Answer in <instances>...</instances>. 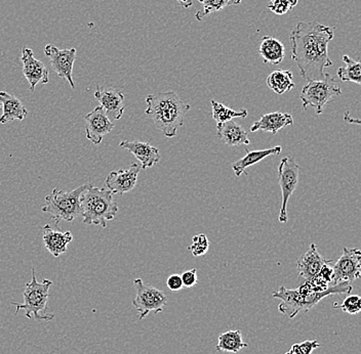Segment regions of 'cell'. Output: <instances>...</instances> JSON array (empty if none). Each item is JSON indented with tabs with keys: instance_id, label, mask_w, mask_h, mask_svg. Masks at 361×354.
<instances>
[{
	"instance_id": "30",
	"label": "cell",
	"mask_w": 361,
	"mask_h": 354,
	"mask_svg": "<svg viewBox=\"0 0 361 354\" xmlns=\"http://www.w3.org/2000/svg\"><path fill=\"white\" fill-rule=\"evenodd\" d=\"M191 246L188 247V250L191 251L193 256L200 257L204 256L209 251V239L204 234H195L192 239Z\"/></svg>"
},
{
	"instance_id": "33",
	"label": "cell",
	"mask_w": 361,
	"mask_h": 354,
	"mask_svg": "<svg viewBox=\"0 0 361 354\" xmlns=\"http://www.w3.org/2000/svg\"><path fill=\"white\" fill-rule=\"evenodd\" d=\"M300 354H311L315 349L320 347L319 343L316 340L304 341V342L294 344Z\"/></svg>"
},
{
	"instance_id": "15",
	"label": "cell",
	"mask_w": 361,
	"mask_h": 354,
	"mask_svg": "<svg viewBox=\"0 0 361 354\" xmlns=\"http://www.w3.org/2000/svg\"><path fill=\"white\" fill-rule=\"evenodd\" d=\"M142 167L139 164H132L127 169L117 170L112 171L105 180V185L109 191L118 195L129 193L136 187L138 181L139 172Z\"/></svg>"
},
{
	"instance_id": "31",
	"label": "cell",
	"mask_w": 361,
	"mask_h": 354,
	"mask_svg": "<svg viewBox=\"0 0 361 354\" xmlns=\"http://www.w3.org/2000/svg\"><path fill=\"white\" fill-rule=\"evenodd\" d=\"M298 4V0H270L268 8L273 14L283 16L288 14Z\"/></svg>"
},
{
	"instance_id": "5",
	"label": "cell",
	"mask_w": 361,
	"mask_h": 354,
	"mask_svg": "<svg viewBox=\"0 0 361 354\" xmlns=\"http://www.w3.org/2000/svg\"><path fill=\"white\" fill-rule=\"evenodd\" d=\"M53 281L50 279H44L42 283L37 281L35 276V268H32L31 281L26 283L23 298L24 302L22 304L12 302L16 306V313L20 310L25 311V317L28 319H34L35 321H52L55 315L46 313L48 301L50 298V288Z\"/></svg>"
},
{
	"instance_id": "1",
	"label": "cell",
	"mask_w": 361,
	"mask_h": 354,
	"mask_svg": "<svg viewBox=\"0 0 361 354\" xmlns=\"http://www.w3.org/2000/svg\"><path fill=\"white\" fill-rule=\"evenodd\" d=\"M335 29L315 22H300L290 32L292 59L307 81L322 80L324 69L333 66L328 44L334 39Z\"/></svg>"
},
{
	"instance_id": "11",
	"label": "cell",
	"mask_w": 361,
	"mask_h": 354,
	"mask_svg": "<svg viewBox=\"0 0 361 354\" xmlns=\"http://www.w3.org/2000/svg\"><path fill=\"white\" fill-rule=\"evenodd\" d=\"M44 55L49 57L53 71L60 78L67 80L72 89L76 88L73 77V66L76 59V48L60 50L53 44H48L44 48Z\"/></svg>"
},
{
	"instance_id": "22",
	"label": "cell",
	"mask_w": 361,
	"mask_h": 354,
	"mask_svg": "<svg viewBox=\"0 0 361 354\" xmlns=\"http://www.w3.org/2000/svg\"><path fill=\"white\" fill-rule=\"evenodd\" d=\"M261 59L266 65H279L285 57V48L281 40L271 36H265L258 48Z\"/></svg>"
},
{
	"instance_id": "9",
	"label": "cell",
	"mask_w": 361,
	"mask_h": 354,
	"mask_svg": "<svg viewBox=\"0 0 361 354\" xmlns=\"http://www.w3.org/2000/svg\"><path fill=\"white\" fill-rule=\"evenodd\" d=\"M299 172L300 166L296 163L294 158L286 157L281 160L279 166V180L281 185V212H279V223H288V203L290 196L296 191L299 183Z\"/></svg>"
},
{
	"instance_id": "35",
	"label": "cell",
	"mask_w": 361,
	"mask_h": 354,
	"mask_svg": "<svg viewBox=\"0 0 361 354\" xmlns=\"http://www.w3.org/2000/svg\"><path fill=\"white\" fill-rule=\"evenodd\" d=\"M333 260L330 259V261H328V263H326L322 266L319 274H318V276H319L320 278L324 279V281H328V283H333V281H334V268L331 266Z\"/></svg>"
},
{
	"instance_id": "2",
	"label": "cell",
	"mask_w": 361,
	"mask_h": 354,
	"mask_svg": "<svg viewBox=\"0 0 361 354\" xmlns=\"http://www.w3.org/2000/svg\"><path fill=\"white\" fill-rule=\"evenodd\" d=\"M145 111L152 119L156 128L166 138H175L184 125L186 115L191 109L190 104L182 101L174 91L158 93L146 97Z\"/></svg>"
},
{
	"instance_id": "34",
	"label": "cell",
	"mask_w": 361,
	"mask_h": 354,
	"mask_svg": "<svg viewBox=\"0 0 361 354\" xmlns=\"http://www.w3.org/2000/svg\"><path fill=\"white\" fill-rule=\"evenodd\" d=\"M166 286L172 292L181 291L184 288L183 281H182L181 274H174L168 277L166 279Z\"/></svg>"
},
{
	"instance_id": "39",
	"label": "cell",
	"mask_w": 361,
	"mask_h": 354,
	"mask_svg": "<svg viewBox=\"0 0 361 354\" xmlns=\"http://www.w3.org/2000/svg\"><path fill=\"white\" fill-rule=\"evenodd\" d=\"M2 111V104H1V102H0V112H1Z\"/></svg>"
},
{
	"instance_id": "23",
	"label": "cell",
	"mask_w": 361,
	"mask_h": 354,
	"mask_svg": "<svg viewBox=\"0 0 361 354\" xmlns=\"http://www.w3.org/2000/svg\"><path fill=\"white\" fill-rule=\"evenodd\" d=\"M283 151V148L281 146L274 147V148L267 149V150H258V151H249L245 150V157L241 158L238 161L235 162L232 164L233 172H234L235 176L240 177L243 174L249 176L247 172V169L251 166L255 165L258 162L264 160L265 158L269 157L271 155H279Z\"/></svg>"
},
{
	"instance_id": "29",
	"label": "cell",
	"mask_w": 361,
	"mask_h": 354,
	"mask_svg": "<svg viewBox=\"0 0 361 354\" xmlns=\"http://www.w3.org/2000/svg\"><path fill=\"white\" fill-rule=\"evenodd\" d=\"M335 308H340L348 315H358L361 313V296L349 295L341 305L334 304Z\"/></svg>"
},
{
	"instance_id": "25",
	"label": "cell",
	"mask_w": 361,
	"mask_h": 354,
	"mask_svg": "<svg viewBox=\"0 0 361 354\" xmlns=\"http://www.w3.org/2000/svg\"><path fill=\"white\" fill-rule=\"evenodd\" d=\"M267 85L276 95H283L286 91H292L296 84L294 75L290 70H276L267 77Z\"/></svg>"
},
{
	"instance_id": "16",
	"label": "cell",
	"mask_w": 361,
	"mask_h": 354,
	"mask_svg": "<svg viewBox=\"0 0 361 354\" xmlns=\"http://www.w3.org/2000/svg\"><path fill=\"white\" fill-rule=\"evenodd\" d=\"M119 147L132 153L140 161L143 170L153 167L161 159L158 149L151 146L149 142H139V140H134V142L123 140L119 144Z\"/></svg>"
},
{
	"instance_id": "19",
	"label": "cell",
	"mask_w": 361,
	"mask_h": 354,
	"mask_svg": "<svg viewBox=\"0 0 361 354\" xmlns=\"http://www.w3.org/2000/svg\"><path fill=\"white\" fill-rule=\"evenodd\" d=\"M0 102L2 104V116L0 117V124H8L12 121H23L27 118L28 111L23 102L6 91H0Z\"/></svg>"
},
{
	"instance_id": "18",
	"label": "cell",
	"mask_w": 361,
	"mask_h": 354,
	"mask_svg": "<svg viewBox=\"0 0 361 354\" xmlns=\"http://www.w3.org/2000/svg\"><path fill=\"white\" fill-rule=\"evenodd\" d=\"M328 261L330 260L324 259L318 253L316 245L312 243L310 245L309 250L306 253L303 254L299 258L298 261H297V268H298L300 279H303L306 281L317 276L322 266L328 263Z\"/></svg>"
},
{
	"instance_id": "12",
	"label": "cell",
	"mask_w": 361,
	"mask_h": 354,
	"mask_svg": "<svg viewBox=\"0 0 361 354\" xmlns=\"http://www.w3.org/2000/svg\"><path fill=\"white\" fill-rule=\"evenodd\" d=\"M85 134L95 146H99L103 142L104 136L110 133L114 128L112 121L107 116L101 106L95 108L93 112L85 115Z\"/></svg>"
},
{
	"instance_id": "20",
	"label": "cell",
	"mask_w": 361,
	"mask_h": 354,
	"mask_svg": "<svg viewBox=\"0 0 361 354\" xmlns=\"http://www.w3.org/2000/svg\"><path fill=\"white\" fill-rule=\"evenodd\" d=\"M294 123V119L290 114L283 112H273L265 114L261 117L260 120L254 123L251 127L252 132L266 131L270 132L273 136L279 133L284 127H290Z\"/></svg>"
},
{
	"instance_id": "6",
	"label": "cell",
	"mask_w": 361,
	"mask_h": 354,
	"mask_svg": "<svg viewBox=\"0 0 361 354\" xmlns=\"http://www.w3.org/2000/svg\"><path fill=\"white\" fill-rule=\"evenodd\" d=\"M89 185H80L70 192L55 189L46 197V206L42 207V212L48 213L55 223L64 221L71 223L82 214L80 197Z\"/></svg>"
},
{
	"instance_id": "7",
	"label": "cell",
	"mask_w": 361,
	"mask_h": 354,
	"mask_svg": "<svg viewBox=\"0 0 361 354\" xmlns=\"http://www.w3.org/2000/svg\"><path fill=\"white\" fill-rule=\"evenodd\" d=\"M342 95L341 88L337 81L330 74H326L322 80L308 81L303 87L300 99L303 102V109L307 110L312 106L315 110L316 115H320L324 106L335 97Z\"/></svg>"
},
{
	"instance_id": "3",
	"label": "cell",
	"mask_w": 361,
	"mask_h": 354,
	"mask_svg": "<svg viewBox=\"0 0 361 354\" xmlns=\"http://www.w3.org/2000/svg\"><path fill=\"white\" fill-rule=\"evenodd\" d=\"M352 291L351 283L342 281L337 285H332L324 292H301L298 289L288 290L281 286L279 291L272 294L273 297L281 300L279 309L281 313L294 319L298 313H308L315 305L319 304L324 298L335 294H349Z\"/></svg>"
},
{
	"instance_id": "10",
	"label": "cell",
	"mask_w": 361,
	"mask_h": 354,
	"mask_svg": "<svg viewBox=\"0 0 361 354\" xmlns=\"http://www.w3.org/2000/svg\"><path fill=\"white\" fill-rule=\"evenodd\" d=\"M334 281L333 285L346 281L352 283L361 278V250L343 248L341 257L333 266Z\"/></svg>"
},
{
	"instance_id": "37",
	"label": "cell",
	"mask_w": 361,
	"mask_h": 354,
	"mask_svg": "<svg viewBox=\"0 0 361 354\" xmlns=\"http://www.w3.org/2000/svg\"><path fill=\"white\" fill-rule=\"evenodd\" d=\"M177 1L185 8H189L190 6H192V0H177Z\"/></svg>"
},
{
	"instance_id": "27",
	"label": "cell",
	"mask_w": 361,
	"mask_h": 354,
	"mask_svg": "<svg viewBox=\"0 0 361 354\" xmlns=\"http://www.w3.org/2000/svg\"><path fill=\"white\" fill-rule=\"evenodd\" d=\"M211 104V109H213V118L217 122V124L228 122V121L234 118H245L247 116V113H249L245 109H241L239 111L232 110V109L228 108L225 104L215 101V100H213Z\"/></svg>"
},
{
	"instance_id": "17",
	"label": "cell",
	"mask_w": 361,
	"mask_h": 354,
	"mask_svg": "<svg viewBox=\"0 0 361 354\" xmlns=\"http://www.w3.org/2000/svg\"><path fill=\"white\" fill-rule=\"evenodd\" d=\"M42 240L46 250L58 258L67 252L68 245L73 241V234L70 232H62L59 228L53 230L50 225H46L42 227Z\"/></svg>"
},
{
	"instance_id": "36",
	"label": "cell",
	"mask_w": 361,
	"mask_h": 354,
	"mask_svg": "<svg viewBox=\"0 0 361 354\" xmlns=\"http://www.w3.org/2000/svg\"><path fill=\"white\" fill-rule=\"evenodd\" d=\"M344 121L346 123H349V124L361 125V119L352 118L349 112H345V114H344Z\"/></svg>"
},
{
	"instance_id": "4",
	"label": "cell",
	"mask_w": 361,
	"mask_h": 354,
	"mask_svg": "<svg viewBox=\"0 0 361 354\" xmlns=\"http://www.w3.org/2000/svg\"><path fill=\"white\" fill-rule=\"evenodd\" d=\"M82 223L87 225L107 227V221H112L118 212V205L113 199L112 192L100 189L89 183V187L80 197Z\"/></svg>"
},
{
	"instance_id": "13",
	"label": "cell",
	"mask_w": 361,
	"mask_h": 354,
	"mask_svg": "<svg viewBox=\"0 0 361 354\" xmlns=\"http://www.w3.org/2000/svg\"><path fill=\"white\" fill-rule=\"evenodd\" d=\"M21 62L23 65V74L29 82L31 93L35 91L38 83L48 84L50 82L48 68L39 59H35L31 48H23Z\"/></svg>"
},
{
	"instance_id": "32",
	"label": "cell",
	"mask_w": 361,
	"mask_h": 354,
	"mask_svg": "<svg viewBox=\"0 0 361 354\" xmlns=\"http://www.w3.org/2000/svg\"><path fill=\"white\" fill-rule=\"evenodd\" d=\"M181 277L184 288H193L198 283L197 270L196 268L186 270L183 274H181Z\"/></svg>"
},
{
	"instance_id": "26",
	"label": "cell",
	"mask_w": 361,
	"mask_h": 354,
	"mask_svg": "<svg viewBox=\"0 0 361 354\" xmlns=\"http://www.w3.org/2000/svg\"><path fill=\"white\" fill-rule=\"evenodd\" d=\"M345 67L337 69V77L344 82H353L361 85V62L354 61L349 55L342 57Z\"/></svg>"
},
{
	"instance_id": "28",
	"label": "cell",
	"mask_w": 361,
	"mask_h": 354,
	"mask_svg": "<svg viewBox=\"0 0 361 354\" xmlns=\"http://www.w3.org/2000/svg\"><path fill=\"white\" fill-rule=\"evenodd\" d=\"M204 6V8L196 14V20L202 21L206 17L213 14V12H219L228 6H236L241 0H197Z\"/></svg>"
},
{
	"instance_id": "21",
	"label": "cell",
	"mask_w": 361,
	"mask_h": 354,
	"mask_svg": "<svg viewBox=\"0 0 361 354\" xmlns=\"http://www.w3.org/2000/svg\"><path fill=\"white\" fill-rule=\"evenodd\" d=\"M218 138L229 147H239L251 144L247 132L235 121L217 124Z\"/></svg>"
},
{
	"instance_id": "24",
	"label": "cell",
	"mask_w": 361,
	"mask_h": 354,
	"mask_svg": "<svg viewBox=\"0 0 361 354\" xmlns=\"http://www.w3.org/2000/svg\"><path fill=\"white\" fill-rule=\"evenodd\" d=\"M249 345L243 342L240 330H227L222 333L218 339L215 351L221 353H238L241 349L247 348Z\"/></svg>"
},
{
	"instance_id": "14",
	"label": "cell",
	"mask_w": 361,
	"mask_h": 354,
	"mask_svg": "<svg viewBox=\"0 0 361 354\" xmlns=\"http://www.w3.org/2000/svg\"><path fill=\"white\" fill-rule=\"evenodd\" d=\"M100 102L107 116L110 120H119L125 112V95L123 91L113 87H102L97 85V91L94 95Z\"/></svg>"
},
{
	"instance_id": "38",
	"label": "cell",
	"mask_w": 361,
	"mask_h": 354,
	"mask_svg": "<svg viewBox=\"0 0 361 354\" xmlns=\"http://www.w3.org/2000/svg\"><path fill=\"white\" fill-rule=\"evenodd\" d=\"M285 354H300L299 353L298 349L294 346V344L292 345V348L290 349V351H288Z\"/></svg>"
},
{
	"instance_id": "8",
	"label": "cell",
	"mask_w": 361,
	"mask_h": 354,
	"mask_svg": "<svg viewBox=\"0 0 361 354\" xmlns=\"http://www.w3.org/2000/svg\"><path fill=\"white\" fill-rule=\"evenodd\" d=\"M136 297L132 299V306L139 313V321L144 319L150 313H162L164 306L168 304V296L161 290L152 286L145 285L142 279L134 281Z\"/></svg>"
}]
</instances>
